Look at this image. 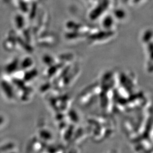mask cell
<instances>
[{"label":"cell","instance_id":"obj_1","mask_svg":"<svg viewBox=\"0 0 153 153\" xmlns=\"http://www.w3.org/2000/svg\"><path fill=\"white\" fill-rule=\"evenodd\" d=\"M108 6V1L107 0H104V1L102 2L100 4H99L95 9L92 11L90 16L92 19H95L98 18L100 15H101L107 9Z\"/></svg>","mask_w":153,"mask_h":153},{"label":"cell","instance_id":"obj_4","mask_svg":"<svg viewBox=\"0 0 153 153\" xmlns=\"http://www.w3.org/2000/svg\"><path fill=\"white\" fill-rule=\"evenodd\" d=\"M152 38V31L148 30L146 31L142 37V40L145 43L149 42L150 40Z\"/></svg>","mask_w":153,"mask_h":153},{"label":"cell","instance_id":"obj_2","mask_svg":"<svg viewBox=\"0 0 153 153\" xmlns=\"http://www.w3.org/2000/svg\"><path fill=\"white\" fill-rule=\"evenodd\" d=\"M113 19L112 16L110 15H108L107 16H106L102 22V25L106 30H110L112 26H113Z\"/></svg>","mask_w":153,"mask_h":153},{"label":"cell","instance_id":"obj_5","mask_svg":"<svg viewBox=\"0 0 153 153\" xmlns=\"http://www.w3.org/2000/svg\"><path fill=\"white\" fill-rule=\"evenodd\" d=\"M125 1H128V0H125Z\"/></svg>","mask_w":153,"mask_h":153},{"label":"cell","instance_id":"obj_3","mask_svg":"<svg viewBox=\"0 0 153 153\" xmlns=\"http://www.w3.org/2000/svg\"><path fill=\"white\" fill-rule=\"evenodd\" d=\"M114 15L118 19H122L125 17L126 13L124 10L119 9L115 11Z\"/></svg>","mask_w":153,"mask_h":153}]
</instances>
